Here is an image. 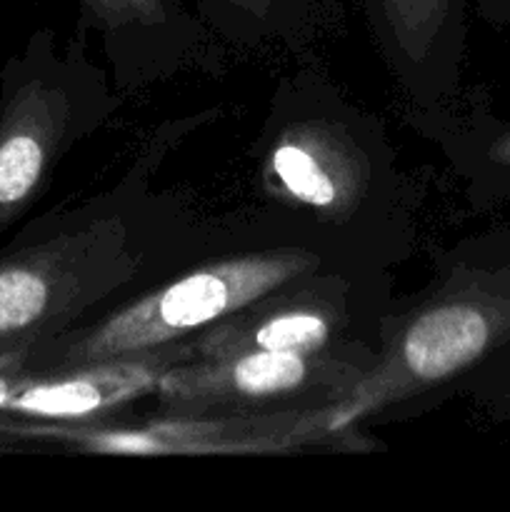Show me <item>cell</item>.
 Masks as SVG:
<instances>
[{
    "label": "cell",
    "mask_w": 510,
    "mask_h": 512,
    "mask_svg": "<svg viewBox=\"0 0 510 512\" xmlns=\"http://www.w3.org/2000/svg\"><path fill=\"white\" fill-rule=\"evenodd\" d=\"M213 118L163 123L113 188L30 220L0 248V353L65 333L223 238L228 228H203L150 188L165 155Z\"/></svg>",
    "instance_id": "cell-1"
},
{
    "label": "cell",
    "mask_w": 510,
    "mask_h": 512,
    "mask_svg": "<svg viewBox=\"0 0 510 512\" xmlns=\"http://www.w3.org/2000/svg\"><path fill=\"white\" fill-rule=\"evenodd\" d=\"M450 400L510 420V228L440 250L428 285L390 303L375 365L335 405L330 428L358 433Z\"/></svg>",
    "instance_id": "cell-2"
},
{
    "label": "cell",
    "mask_w": 510,
    "mask_h": 512,
    "mask_svg": "<svg viewBox=\"0 0 510 512\" xmlns=\"http://www.w3.org/2000/svg\"><path fill=\"white\" fill-rule=\"evenodd\" d=\"M265 208L340 255L390 270L413 248L418 195L383 123L318 70L283 78L255 143Z\"/></svg>",
    "instance_id": "cell-3"
},
{
    "label": "cell",
    "mask_w": 510,
    "mask_h": 512,
    "mask_svg": "<svg viewBox=\"0 0 510 512\" xmlns=\"http://www.w3.org/2000/svg\"><path fill=\"white\" fill-rule=\"evenodd\" d=\"M340 263L358 260L263 208L255 220L225 230L200 258L65 333L23 348V355L35 368H68L158 353L200 338L255 300Z\"/></svg>",
    "instance_id": "cell-4"
},
{
    "label": "cell",
    "mask_w": 510,
    "mask_h": 512,
    "mask_svg": "<svg viewBox=\"0 0 510 512\" xmlns=\"http://www.w3.org/2000/svg\"><path fill=\"white\" fill-rule=\"evenodd\" d=\"M123 95L80 30L60 43L35 30L0 70V233L45 195L75 145L118 113Z\"/></svg>",
    "instance_id": "cell-5"
},
{
    "label": "cell",
    "mask_w": 510,
    "mask_h": 512,
    "mask_svg": "<svg viewBox=\"0 0 510 512\" xmlns=\"http://www.w3.org/2000/svg\"><path fill=\"white\" fill-rule=\"evenodd\" d=\"M333 408L250 415H148L78 425H5L13 450H63L108 458H268L300 453H363L375 440L330 428Z\"/></svg>",
    "instance_id": "cell-6"
},
{
    "label": "cell",
    "mask_w": 510,
    "mask_h": 512,
    "mask_svg": "<svg viewBox=\"0 0 510 512\" xmlns=\"http://www.w3.org/2000/svg\"><path fill=\"white\" fill-rule=\"evenodd\" d=\"M393 303L388 270L340 263L285 285L195 338L198 358L278 353H373Z\"/></svg>",
    "instance_id": "cell-7"
},
{
    "label": "cell",
    "mask_w": 510,
    "mask_h": 512,
    "mask_svg": "<svg viewBox=\"0 0 510 512\" xmlns=\"http://www.w3.org/2000/svg\"><path fill=\"white\" fill-rule=\"evenodd\" d=\"M373 353L243 350L193 358L160 378L153 415H250L323 410L343 403L370 373Z\"/></svg>",
    "instance_id": "cell-8"
},
{
    "label": "cell",
    "mask_w": 510,
    "mask_h": 512,
    "mask_svg": "<svg viewBox=\"0 0 510 512\" xmlns=\"http://www.w3.org/2000/svg\"><path fill=\"white\" fill-rule=\"evenodd\" d=\"M198 358L195 340L103 363L35 368L23 348L0 353V430L5 425H78L130 418L170 368ZM0 453H5L0 443Z\"/></svg>",
    "instance_id": "cell-9"
},
{
    "label": "cell",
    "mask_w": 510,
    "mask_h": 512,
    "mask_svg": "<svg viewBox=\"0 0 510 512\" xmlns=\"http://www.w3.org/2000/svg\"><path fill=\"white\" fill-rule=\"evenodd\" d=\"M365 10L410 118L453 103L468 50L465 0H365Z\"/></svg>",
    "instance_id": "cell-10"
},
{
    "label": "cell",
    "mask_w": 510,
    "mask_h": 512,
    "mask_svg": "<svg viewBox=\"0 0 510 512\" xmlns=\"http://www.w3.org/2000/svg\"><path fill=\"white\" fill-rule=\"evenodd\" d=\"M80 30L103 40L120 93L208 65L210 43L178 0H78Z\"/></svg>",
    "instance_id": "cell-11"
},
{
    "label": "cell",
    "mask_w": 510,
    "mask_h": 512,
    "mask_svg": "<svg viewBox=\"0 0 510 512\" xmlns=\"http://www.w3.org/2000/svg\"><path fill=\"white\" fill-rule=\"evenodd\" d=\"M410 120L438 145L470 208L488 213L508 203L510 115H500L483 90L463 88L450 105Z\"/></svg>",
    "instance_id": "cell-12"
},
{
    "label": "cell",
    "mask_w": 510,
    "mask_h": 512,
    "mask_svg": "<svg viewBox=\"0 0 510 512\" xmlns=\"http://www.w3.org/2000/svg\"><path fill=\"white\" fill-rule=\"evenodd\" d=\"M215 5L230 20L238 18V30L248 33L250 43L275 38L295 45L305 33V0H215Z\"/></svg>",
    "instance_id": "cell-13"
},
{
    "label": "cell",
    "mask_w": 510,
    "mask_h": 512,
    "mask_svg": "<svg viewBox=\"0 0 510 512\" xmlns=\"http://www.w3.org/2000/svg\"><path fill=\"white\" fill-rule=\"evenodd\" d=\"M475 8L485 23L510 28V0H475Z\"/></svg>",
    "instance_id": "cell-14"
}]
</instances>
